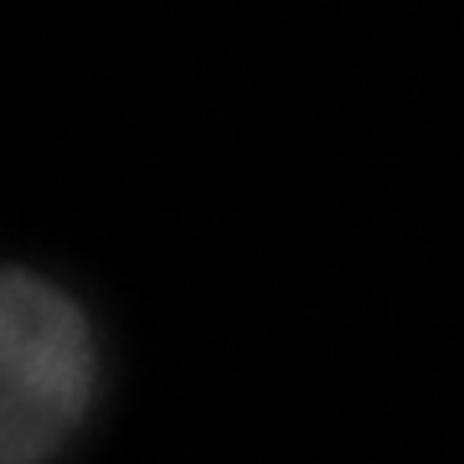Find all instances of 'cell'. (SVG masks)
<instances>
[{
  "label": "cell",
  "instance_id": "1",
  "mask_svg": "<svg viewBox=\"0 0 464 464\" xmlns=\"http://www.w3.org/2000/svg\"><path fill=\"white\" fill-rule=\"evenodd\" d=\"M93 331L36 274L0 289V464H47L93 402Z\"/></svg>",
  "mask_w": 464,
  "mask_h": 464
}]
</instances>
